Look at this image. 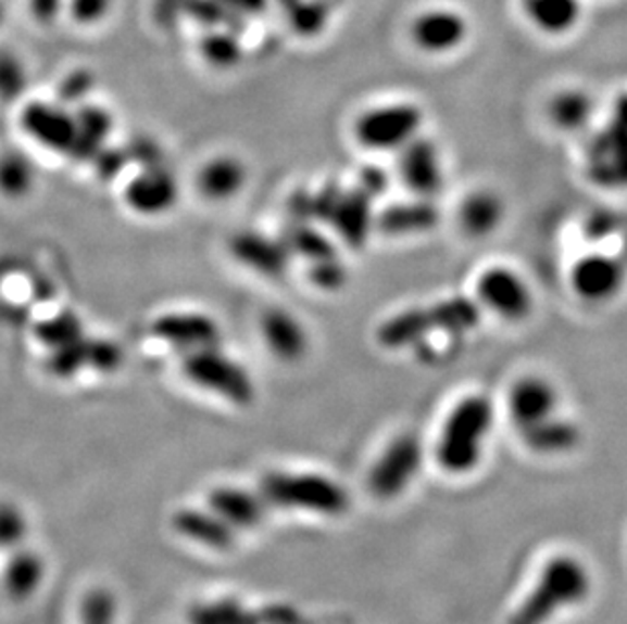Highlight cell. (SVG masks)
I'll return each mask as SVG.
<instances>
[{"mask_svg":"<svg viewBox=\"0 0 627 624\" xmlns=\"http://www.w3.org/2000/svg\"><path fill=\"white\" fill-rule=\"evenodd\" d=\"M435 331L429 308H409L384 320L378 329V341L386 349H406L418 345Z\"/></svg>","mask_w":627,"mask_h":624,"instance_id":"cell-20","label":"cell"},{"mask_svg":"<svg viewBox=\"0 0 627 624\" xmlns=\"http://www.w3.org/2000/svg\"><path fill=\"white\" fill-rule=\"evenodd\" d=\"M79 624H118V600L112 590L96 586L84 594Z\"/></svg>","mask_w":627,"mask_h":624,"instance_id":"cell-33","label":"cell"},{"mask_svg":"<svg viewBox=\"0 0 627 624\" xmlns=\"http://www.w3.org/2000/svg\"><path fill=\"white\" fill-rule=\"evenodd\" d=\"M173 530L187 542H193L201 548L226 551L236 542V532L230 525L205 507H185L171 519Z\"/></svg>","mask_w":627,"mask_h":624,"instance_id":"cell-14","label":"cell"},{"mask_svg":"<svg viewBox=\"0 0 627 624\" xmlns=\"http://www.w3.org/2000/svg\"><path fill=\"white\" fill-rule=\"evenodd\" d=\"M262 336L266 347L280 361H299L309 349V335L301 320L283 308H271L262 315Z\"/></svg>","mask_w":627,"mask_h":624,"instance_id":"cell-15","label":"cell"},{"mask_svg":"<svg viewBox=\"0 0 627 624\" xmlns=\"http://www.w3.org/2000/svg\"><path fill=\"white\" fill-rule=\"evenodd\" d=\"M123 364V351L106 339H92V364L90 367L98 371H114Z\"/></svg>","mask_w":627,"mask_h":624,"instance_id":"cell-39","label":"cell"},{"mask_svg":"<svg viewBox=\"0 0 627 624\" xmlns=\"http://www.w3.org/2000/svg\"><path fill=\"white\" fill-rule=\"evenodd\" d=\"M524 9L536 29L549 35L575 29L582 13L579 0H524Z\"/></svg>","mask_w":627,"mask_h":624,"instance_id":"cell-24","label":"cell"},{"mask_svg":"<svg viewBox=\"0 0 627 624\" xmlns=\"http://www.w3.org/2000/svg\"><path fill=\"white\" fill-rule=\"evenodd\" d=\"M128 158L138 163L140 167L153 168L163 165V153L159 149V144L151 140V138L140 137L135 138L128 147H126Z\"/></svg>","mask_w":627,"mask_h":624,"instance_id":"cell-38","label":"cell"},{"mask_svg":"<svg viewBox=\"0 0 627 624\" xmlns=\"http://www.w3.org/2000/svg\"><path fill=\"white\" fill-rule=\"evenodd\" d=\"M261 497L283 509L336 511V487L317 474L271 472L262 481Z\"/></svg>","mask_w":627,"mask_h":624,"instance_id":"cell-4","label":"cell"},{"mask_svg":"<svg viewBox=\"0 0 627 624\" xmlns=\"http://www.w3.org/2000/svg\"><path fill=\"white\" fill-rule=\"evenodd\" d=\"M29 533V521L15 502L0 501V549L13 551L23 548Z\"/></svg>","mask_w":627,"mask_h":624,"instance_id":"cell-36","label":"cell"},{"mask_svg":"<svg viewBox=\"0 0 627 624\" xmlns=\"http://www.w3.org/2000/svg\"><path fill=\"white\" fill-rule=\"evenodd\" d=\"M551 120L563 130H579L591 120L593 100L579 90H566L554 95L551 102Z\"/></svg>","mask_w":627,"mask_h":624,"instance_id":"cell-28","label":"cell"},{"mask_svg":"<svg viewBox=\"0 0 627 624\" xmlns=\"http://www.w3.org/2000/svg\"><path fill=\"white\" fill-rule=\"evenodd\" d=\"M493 406L486 396H467L451 410L444 420L439 460L449 471H469L481 458V448L490 436Z\"/></svg>","mask_w":627,"mask_h":624,"instance_id":"cell-1","label":"cell"},{"mask_svg":"<svg viewBox=\"0 0 627 624\" xmlns=\"http://www.w3.org/2000/svg\"><path fill=\"white\" fill-rule=\"evenodd\" d=\"M435 331H444L449 335H465L474 331L479 322V306L465 296L444 298L429 308Z\"/></svg>","mask_w":627,"mask_h":624,"instance_id":"cell-26","label":"cell"},{"mask_svg":"<svg viewBox=\"0 0 627 624\" xmlns=\"http://www.w3.org/2000/svg\"><path fill=\"white\" fill-rule=\"evenodd\" d=\"M418 460V446L414 438H398L388 453L384 455L383 462L376 469V476L383 487H390L392 483H402L413 474L414 464Z\"/></svg>","mask_w":627,"mask_h":624,"instance_id":"cell-29","label":"cell"},{"mask_svg":"<svg viewBox=\"0 0 627 624\" xmlns=\"http://www.w3.org/2000/svg\"><path fill=\"white\" fill-rule=\"evenodd\" d=\"M439 221V209L429 203V199L418 198L409 203H394L384 209L378 224L384 233L390 235H413L430 231Z\"/></svg>","mask_w":627,"mask_h":624,"instance_id":"cell-22","label":"cell"},{"mask_svg":"<svg viewBox=\"0 0 627 624\" xmlns=\"http://www.w3.org/2000/svg\"><path fill=\"white\" fill-rule=\"evenodd\" d=\"M184 373L201 390H208L238 406L250 404L256 394L244 367L215 347L189 351L184 359Z\"/></svg>","mask_w":627,"mask_h":624,"instance_id":"cell-3","label":"cell"},{"mask_svg":"<svg viewBox=\"0 0 627 624\" xmlns=\"http://www.w3.org/2000/svg\"><path fill=\"white\" fill-rule=\"evenodd\" d=\"M177 198L179 184L165 165L145 168L135 181H130L124 193L128 207L140 215L165 214L177 203Z\"/></svg>","mask_w":627,"mask_h":624,"instance_id":"cell-13","label":"cell"},{"mask_svg":"<svg viewBox=\"0 0 627 624\" xmlns=\"http://www.w3.org/2000/svg\"><path fill=\"white\" fill-rule=\"evenodd\" d=\"M92 90V76L88 72H76L67 77L60 86V102L65 104H74V102H81V98Z\"/></svg>","mask_w":627,"mask_h":624,"instance_id":"cell-42","label":"cell"},{"mask_svg":"<svg viewBox=\"0 0 627 624\" xmlns=\"http://www.w3.org/2000/svg\"><path fill=\"white\" fill-rule=\"evenodd\" d=\"M231 254L254 272L264 276H283L289 266L291 250L285 242H275L262 233L240 231L231 238Z\"/></svg>","mask_w":627,"mask_h":624,"instance_id":"cell-16","label":"cell"},{"mask_svg":"<svg viewBox=\"0 0 627 624\" xmlns=\"http://www.w3.org/2000/svg\"><path fill=\"white\" fill-rule=\"evenodd\" d=\"M21 126L27 137L37 140L41 147H46L53 153L74 156L76 153L77 130L76 116H72L67 110L51 104L33 102L21 114Z\"/></svg>","mask_w":627,"mask_h":624,"instance_id":"cell-6","label":"cell"},{"mask_svg":"<svg viewBox=\"0 0 627 624\" xmlns=\"http://www.w3.org/2000/svg\"><path fill=\"white\" fill-rule=\"evenodd\" d=\"M502 219H504V203L491 191H475L461 203V229L472 238L490 235L500 228Z\"/></svg>","mask_w":627,"mask_h":624,"instance_id":"cell-23","label":"cell"},{"mask_svg":"<svg viewBox=\"0 0 627 624\" xmlns=\"http://www.w3.org/2000/svg\"><path fill=\"white\" fill-rule=\"evenodd\" d=\"M35 336L39 339L41 345H46V347L53 351L72 343V341H76L79 336H84V329H81V320L77 319L74 313L65 310V313H60V315H55L51 319L37 322Z\"/></svg>","mask_w":627,"mask_h":624,"instance_id":"cell-32","label":"cell"},{"mask_svg":"<svg viewBox=\"0 0 627 624\" xmlns=\"http://www.w3.org/2000/svg\"><path fill=\"white\" fill-rule=\"evenodd\" d=\"M624 264L607 254H587L570 270V286L579 298L593 305L610 303L624 289Z\"/></svg>","mask_w":627,"mask_h":624,"instance_id":"cell-7","label":"cell"},{"mask_svg":"<svg viewBox=\"0 0 627 624\" xmlns=\"http://www.w3.org/2000/svg\"><path fill=\"white\" fill-rule=\"evenodd\" d=\"M591 173L595 183L627 184V124L617 123L615 130L595 140Z\"/></svg>","mask_w":627,"mask_h":624,"instance_id":"cell-19","label":"cell"},{"mask_svg":"<svg viewBox=\"0 0 627 624\" xmlns=\"http://www.w3.org/2000/svg\"><path fill=\"white\" fill-rule=\"evenodd\" d=\"M189 624H252V616L236 600H212L193 607Z\"/></svg>","mask_w":627,"mask_h":624,"instance_id":"cell-34","label":"cell"},{"mask_svg":"<svg viewBox=\"0 0 627 624\" xmlns=\"http://www.w3.org/2000/svg\"><path fill=\"white\" fill-rule=\"evenodd\" d=\"M556 406H559V394L551 381L532 378V375L516 381L507 396L510 416L522 430L552 418Z\"/></svg>","mask_w":627,"mask_h":624,"instance_id":"cell-12","label":"cell"},{"mask_svg":"<svg viewBox=\"0 0 627 624\" xmlns=\"http://www.w3.org/2000/svg\"><path fill=\"white\" fill-rule=\"evenodd\" d=\"M76 123L79 138H77L76 153L72 158L92 161L110 137L114 120L104 107L81 106L77 110Z\"/></svg>","mask_w":627,"mask_h":624,"instance_id":"cell-25","label":"cell"},{"mask_svg":"<svg viewBox=\"0 0 627 624\" xmlns=\"http://www.w3.org/2000/svg\"><path fill=\"white\" fill-rule=\"evenodd\" d=\"M90 364H92V339L79 336L76 341L51 351L47 367L55 378L70 380L79 369L90 367Z\"/></svg>","mask_w":627,"mask_h":624,"instance_id":"cell-30","label":"cell"},{"mask_svg":"<svg viewBox=\"0 0 627 624\" xmlns=\"http://www.w3.org/2000/svg\"><path fill=\"white\" fill-rule=\"evenodd\" d=\"M46 580V562L33 549L18 548L11 551L2 568V593L15 602H25L33 598Z\"/></svg>","mask_w":627,"mask_h":624,"instance_id":"cell-18","label":"cell"},{"mask_svg":"<svg viewBox=\"0 0 627 624\" xmlns=\"http://www.w3.org/2000/svg\"><path fill=\"white\" fill-rule=\"evenodd\" d=\"M248 173L234 156H217L199 170L198 187L201 195L212 201H226L244 189Z\"/></svg>","mask_w":627,"mask_h":624,"instance_id":"cell-21","label":"cell"},{"mask_svg":"<svg viewBox=\"0 0 627 624\" xmlns=\"http://www.w3.org/2000/svg\"><path fill=\"white\" fill-rule=\"evenodd\" d=\"M425 114L411 102L383 104L366 110L353 126V135L362 147L376 153L402 151L421 137Z\"/></svg>","mask_w":627,"mask_h":624,"instance_id":"cell-2","label":"cell"},{"mask_svg":"<svg viewBox=\"0 0 627 624\" xmlns=\"http://www.w3.org/2000/svg\"><path fill=\"white\" fill-rule=\"evenodd\" d=\"M35 170L23 154L9 153L0 158V191L7 198H23L32 191Z\"/></svg>","mask_w":627,"mask_h":624,"instance_id":"cell-31","label":"cell"},{"mask_svg":"<svg viewBox=\"0 0 627 624\" xmlns=\"http://www.w3.org/2000/svg\"><path fill=\"white\" fill-rule=\"evenodd\" d=\"M311 280L325 290L339 289L346 280V272L334 258L317 259L311 268Z\"/></svg>","mask_w":627,"mask_h":624,"instance_id":"cell-41","label":"cell"},{"mask_svg":"<svg viewBox=\"0 0 627 624\" xmlns=\"http://www.w3.org/2000/svg\"><path fill=\"white\" fill-rule=\"evenodd\" d=\"M25 90V72L13 55L0 53V100L15 102Z\"/></svg>","mask_w":627,"mask_h":624,"instance_id":"cell-37","label":"cell"},{"mask_svg":"<svg viewBox=\"0 0 627 624\" xmlns=\"http://www.w3.org/2000/svg\"><path fill=\"white\" fill-rule=\"evenodd\" d=\"M398 170L402 183L406 184L416 198H435L443 189V161L439 149L427 138L416 137L400 151Z\"/></svg>","mask_w":627,"mask_h":624,"instance_id":"cell-8","label":"cell"},{"mask_svg":"<svg viewBox=\"0 0 627 624\" xmlns=\"http://www.w3.org/2000/svg\"><path fill=\"white\" fill-rule=\"evenodd\" d=\"M203 51H205V58L215 65H231L238 58V49L228 37L210 39L203 47Z\"/></svg>","mask_w":627,"mask_h":624,"instance_id":"cell-43","label":"cell"},{"mask_svg":"<svg viewBox=\"0 0 627 624\" xmlns=\"http://www.w3.org/2000/svg\"><path fill=\"white\" fill-rule=\"evenodd\" d=\"M154 336L185 351L208 349L220 341V327L214 319L199 313H168L154 320Z\"/></svg>","mask_w":627,"mask_h":624,"instance_id":"cell-11","label":"cell"},{"mask_svg":"<svg viewBox=\"0 0 627 624\" xmlns=\"http://www.w3.org/2000/svg\"><path fill=\"white\" fill-rule=\"evenodd\" d=\"M205 505L214 511L215 515L224 519L234 532H244L261 523L266 502L261 495H254L246 488L224 485V487L210 491Z\"/></svg>","mask_w":627,"mask_h":624,"instance_id":"cell-17","label":"cell"},{"mask_svg":"<svg viewBox=\"0 0 627 624\" xmlns=\"http://www.w3.org/2000/svg\"><path fill=\"white\" fill-rule=\"evenodd\" d=\"M287 247L301 254V256H306V258L317 262V259L334 258V247L329 244V240L322 235L319 231L309 228L305 224H297L289 229V235H287Z\"/></svg>","mask_w":627,"mask_h":624,"instance_id":"cell-35","label":"cell"},{"mask_svg":"<svg viewBox=\"0 0 627 624\" xmlns=\"http://www.w3.org/2000/svg\"><path fill=\"white\" fill-rule=\"evenodd\" d=\"M467 21L451 9H429L416 16L411 25L414 46L425 53H451L467 39Z\"/></svg>","mask_w":627,"mask_h":624,"instance_id":"cell-9","label":"cell"},{"mask_svg":"<svg viewBox=\"0 0 627 624\" xmlns=\"http://www.w3.org/2000/svg\"><path fill=\"white\" fill-rule=\"evenodd\" d=\"M475 294L493 315L512 322L528 319L535 308V296L528 282L507 266H490L484 270L477 278Z\"/></svg>","mask_w":627,"mask_h":624,"instance_id":"cell-5","label":"cell"},{"mask_svg":"<svg viewBox=\"0 0 627 624\" xmlns=\"http://www.w3.org/2000/svg\"><path fill=\"white\" fill-rule=\"evenodd\" d=\"M93 165H96V170H98V175H100V179H104V181H112L124 167H126V163L130 161L128 158V153H126V149H100L98 154L92 158Z\"/></svg>","mask_w":627,"mask_h":624,"instance_id":"cell-40","label":"cell"},{"mask_svg":"<svg viewBox=\"0 0 627 624\" xmlns=\"http://www.w3.org/2000/svg\"><path fill=\"white\" fill-rule=\"evenodd\" d=\"M524 436H526V441L535 450H540V453H561V450H568L570 446L577 444L579 432L570 422L556 420L552 416V418L540 422V424L526 428Z\"/></svg>","mask_w":627,"mask_h":624,"instance_id":"cell-27","label":"cell"},{"mask_svg":"<svg viewBox=\"0 0 627 624\" xmlns=\"http://www.w3.org/2000/svg\"><path fill=\"white\" fill-rule=\"evenodd\" d=\"M323 207L325 209H322L319 219L329 221L348 244H352V247H360L366 242L369 224H372L367 193L364 191L341 193V191L329 189Z\"/></svg>","mask_w":627,"mask_h":624,"instance_id":"cell-10","label":"cell"}]
</instances>
